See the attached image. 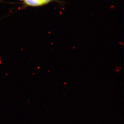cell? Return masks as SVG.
Returning a JSON list of instances; mask_svg holds the SVG:
<instances>
[{"mask_svg":"<svg viewBox=\"0 0 124 124\" xmlns=\"http://www.w3.org/2000/svg\"><path fill=\"white\" fill-rule=\"evenodd\" d=\"M28 6L33 7H41L47 5L55 0H21Z\"/></svg>","mask_w":124,"mask_h":124,"instance_id":"obj_1","label":"cell"}]
</instances>
